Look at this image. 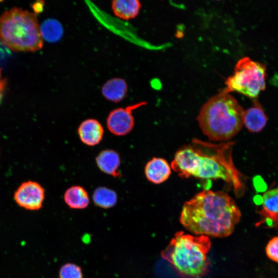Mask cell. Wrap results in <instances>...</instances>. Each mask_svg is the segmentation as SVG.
Returning a JSON list of instances; mask_svg holds the SVG:
<instances>
[{"label": "cell", "mask_w": 278, "mask_h": 278, "mask_svg": "<svg viewBox=\"0 0 278 278\" xmlns=\"http://www.w3.org/2000/svg\"><path fill=\"white\" fill-rule=\"evenodd\" d=\"M92 199L96 206L109 208L116 204L117 195L114 190L105 186H100L94 190Z\"/></svg>", "instance_id": "16"}, {"label": "cell", "mask_w": 278, "mask_h": 278, "mask_svg": "<svg viewBox=\"0 0 278 278\" xmlns=\"http://www.w3.org/2000/svg\"><path fill=\"white\" fill-rule=\"evenodd\" d=\"M81 269L78 265L68 263L63 265L59 272V278H82Z\"/></svg>", "instance_id": "19"}, {"label": "cell", "mask_w": 278, "mask_h": 278, "mask_svg": "<svg viewBox=\"0 0 278 278\" xmlns=\"http://www.w3.org/2000/svg\"><path fill=\"white\" fill-rule=\"evenodd\" d=\"M193 144L176 152L171 169L181 178L223 180L233 185L238 196L242 195L245 185L233 163L231 143L213 145L196 140Z\"/></svg>", "instance_id": "2"}, {"label": "cell", "mask_w": 278, "mask_h": 278, "mask_svg": "<svg viewBox=\"0 0 278 278\" xmlns=\"http://www.w3.org/2000/svg\"><path fill=\"white\" fill-rule=\"evenodd\" d=\"M146 104L145 102H140L111 111L106 120L107 127L109 131L116 136H124L129 133L134 126L133 111Z\"/></svg>", "instance_id": "8"}, {"label": "cell", "mask_w": 278, "mask_h": 278, "mask_svg": "<svg viewBox=\"0 0 278 278\" xmlns=\"http://www.w3.org/2000/svg\"><path fill=\"white\" fill-rule=\"evenodd\" d=\"M241 216L239 207L228 194L204 189L184 203L180 221L197 235L225 237L233 232Z\"/></svg>", "instance_id": "1"}, {"label": "cell", "mask_w": 278, "mask_h": 278, "mask_svg": "<svg viewBox=\"0 0 278 278\" xmlns=\"http://www.w3.org/2000/svg\"><path fill=\"white\" fill-rule=\"evenodd\" d=\"M5 84H6V81L5 80L3 79L2 80L1 83L0 84V103H1V101L2 100V99L3 98L4 95V89L5 88Z\"/></svg>", "instance_id": "22"}, {"label": "cell", "mask_w": 278, "mask_h": 278, "mask_svg": "<svg viewBox=\"0 0 278 278\" xmlns=\"http://www.w3.org/2000/svg\"><path fill=\"white\" fill-rule=\"evenodd\" d=\"M144 173L148 181L160 184L169 178L171 173V168L164 159L153 157L146 163Z\"/></svg>", "instance_id": "10"}, {"label": "cell", "mask_w": 278, "mask_h": 278, "mask_svg": "<svg viewBox=\"0 0 278 278\" xmlns=\"http://www.w3.org/2000/svg\"><path fill=\"white\" fill-rule=\"evenodd\" d=\"M244 112L236 99L223 90L202 106L197 120L209 140L227 142L241 129Z\"/></svg>", "instance_id": "3"}, {"label": "cell", "mask_w": 278, "mask_h": 278, "mask_svg": "<svg viewBox=\"0 0 278 278\" xmlns=\"http://www.w3.org/2000/svg\"><path fill=\"white\" fill-rule=\"evenodd\" d=\"M44 3L43 1H37L33 3L32 5V8L34 12V14H38L41 12L43 9Z\"/></svg>", "instance_id": "21"}, {"label": "cell", "mask_w": 278, "mask_h": 278, "mask_svg": "<svg viewBox=\"0 0 278 278\" xmlns=\"http://www.w3.org/2000/svg\"><path fill=\"white\" fill-rule=\"evenodd\" d=\"M112 9L118 18L128 20L135 18L141 8L138 0H114L112 2Z\"/></svg>", "instance_id": "15"}, {"label": "cell", "mask_w": 278, "mask_h": 278, "mask_svg": "<svg viewBox=\"0 0 278 278\" xmlns=\"http://www.w3.org/2000/svg\"><path fill=\"white\" fill-rule=\"evenodd\" d=\"M13 198L20 207L30 211L40 210L45 199V190L38 182L27 181L22 183L15 190Z\"/></svg>", "instance_id": "7"}, {"label": "cell", "mask_w": 278, "mask_h": 278, "mask_svg": "<svg viewBox=\"0 0 278 278\" xmlns=\"http://www.w3.org/2000/svg\"><path fill=\"white\" fill-rule=\"evenodd\" d=\"M267 118L264 110L257 103L245 111L243 123L251 132H258L266 126Z\"/></svg>", "instance_id": "12"}, {"label": "cell", "mask_w": 278, "mask_h": 278, "mask_svg": "<svg viewBox=\"0 0 278 278\" xmlns=\"http://www.w3.org/2000/svg\"><path fill=\"white\" fill-rule=\"evenodd\" d=\"M211 241L205 235L194 236L177 232L161 252L174 270L183 278H201L209 271L207 254Z\"/></svg>", "instance_id": "4"}, {"label": "cell", "mask_w": 278, "mask_h": 278, "mask_svg": "<svg viewBox=\"0 0 278 278\" xmlns=\"http://www.w3.org/2000/svg\"><path fill=\"white\" fill-rule=\"evenodd\" d=\"M64 202L73 209H83L86 207L90 199L88 192L82 186L74 185L67 188L63 196Z\"/></svg>", "instance_id": "14"}, {"label": "cell", "mask_w": 278, "mask_h": 278, "mask_svg": "<svg viewBox=\"0 0 278 278\" xmlns=\"http://www.w3.org/2000/svg\"><path fill=\"white\" fill-rule=\"evenodd\" d=\"M78 134L80 141L84 144L94 146L102 141L104 129L98 120L89 118L80 123L78 128Z\"/></svg>", "instance_id": "9"}, {"label": "cell", "mask_w": 278, "mask_h": 278, "mask_svg": "<svg viewBox=\"0 0 278 278\" xmlns=\"http://www.w3.org/2000/svg\"><path fill=\"white\" fill-rule=\"evenodd\" d=\"M40 32L43 39L49 42H55L61 38L63 28L58 21L49 19L42 23Z\"/></svg>", "instance_id": "18"}, {"label": "cell", "mask_w": 278, "mask_h": 278, "mask_svg": "<svg viewBox=\"0 0 278 278\" xmlns=\"http://www.w3.org/2000/svg\"><path fill=\"white\" fill-rule=\"evenodd\" d=\"M265 250L268 257L278 263V237H274L268 241Z\"/></svg>", "instance_id": "20"}, {"label": "cell", "mask_w": 278, "mask_h": 278, "mask_svg": "<svg viewBox=\"0 0 278 278\" xmlns=\"http://www.w3.org/2000/svg\"><path fill=\"white\" fill-rule=\"evenodd\" d=\"M0 39L15 51H34L43 45L36 14L18 8L6 11L0 16Z\"/></svg>", "instance_id": "5"}, {"label": "cell", "mask_w": 278, "mask_h": 278, "mask_svg": "<svg viewBox=\"0 0 278 278\" xmlns=\"http://www.w3.org/2000/svg\"><path fill=\"white\" fill-rule=\"evenodd\" d=\"M99 169L103 172L115 178L120 177L119 170L120 158L118 152L112 149H106L100 152L95 158Z\"/></svg>", "instance_id": "11"}, {"label": "cell", "mask_w": 278, "mask_h": 278, "mask_svg": "<svg viewBox=\"0 0 278 278\" xmlns=\"http://www.w3.org/2000/svg\"><path fill=\"white\" fill-rule=\"evenodd\" d=\"M127 91L126 81L120 78L108 80L101 88V93L104 97L114 102L121 101L125 97Z\"/></svg>", "instance_id": "13"}, {"label": "cell", "mask_w": 278, "mask_h": 278, "mask_svg": "<svg viewBox=\"0 0 278 278\" xmlns=\"http://www.w3.org/2000/svg\"><path fill=\"white\" fill-rule=\"evenodd\" d=\"M1 69L0 68V84L1 83L2 80H1Z\"/></svg>", "instance_id": "23"}, {"label": "cell", "mask_w": 278, "mask_h": 278, "mask_svg": "<svg viewBox=\"0 0 278 278\" xmlns=\"http://www.w3.org/2000/svg\"><path fill=\"white\" fill-rule=\"evenodd\" d=\"M263 212L271 220H278V186L266 192L262 198Z\"/></svg>", "instance_id": "17"}, {"label": "cell", "mask_w": 278, "mask_h": 278, "mask_svg": "<svg viewBox=\"0 0 278 278\" xmlns=\"http://www.w3.org/2000/svg\"><path fill=\"white\" fill-rule=\"evenodd\" d=\"M265 66L249 57L240 59L234 73L225 82L226 92H236L250 98H255L266 88Z\"/></svg>", "instance_id": "6"}]
</instances>
